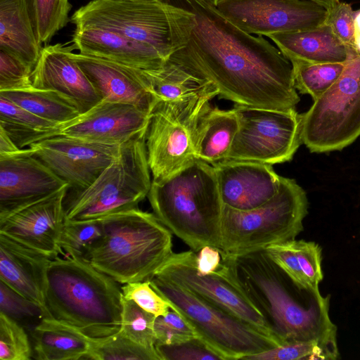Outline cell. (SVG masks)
Returning <instances> with one entry per match:
<instances>
[{"mask_svg":"<svg viewBox=\"0 0 360 360\" xmlns=\"http://www.w3.org/2000/svg\"><path fill=\"white\" fill-rule=\"evenodd\" d=\"M150 115L133 104L101 101L76 118L57 126L45 139L63 136L121 145L147 129Z\"/></svg>","mask_w":360,"mask_h":360,"instance_id":"obj_18","label":"cell"},{"mask_svg":"<svg viewBox=\"0 0 360 360\" xmlns=\"http://www.w3.org/2000/svg\"><path fill=\"white\" fill-rule=\"evenodd\" d=\"M32 70L14 55L0 49V91L30 89Z\"/></svg>","mask_w":360,"mask_h":360,"instance_id":"obj_39","label":"cell"},{"mask_svg":"<svg viewBox=\"0 0 360 360\" xmlns=\"http://www.w3.org/2000/svg\"><path fill=\"white\" fill-rule=\"evenodd\" d=\"M67 185L30 148L0 156V217L44 200Z\"/></svg>","mask_w":360,"mask_h":360,"instance_id":"obj_17","label":"cell"},{"mask_svg":"<svg viewBox=\"0 0 360 360\" xmlns=\"http://www.w3.org/2000/svg\"><path fill=\"white\" fill-rule=\"evenodd\" d=\"M34 34L39 43H48L67 25L72 5L69 0H25Z\"/></svg>","mask_w":360,"mask_h":360,"instance_id":"obj_32","label":"cell"},{"mask_svg":"<svg viewBox=\"0 0 360 360\" xmlns=\"http://www.w3.org/2000/svg\"><path fill=\"white\" fill-rule=\"evenodd\" d=\"M57 126L0 95V127L18 148L44 139Z\"/></svg>","mask_w":360,"mask_h":360,"instance_id":"obj_31","label":"cell"},{"mask_svg":"<svg viewBox=\"0 0 360 360\" xmlns=\"http://www.w3.org/2000/svg\"><path fill=\"white\" fill-rule=\"evenodd\" d=\"M217 271L200 274L196 269V252H173L153 276L171 281L242 319L261 332L279 339L263 314L238 283L229 257L222 255Z\"/></svg>","mask_w":360,"mask_h":360,"instance_id":"obj_12","label":"cell"},{"mask_svg":"<svg viewBox=\"0 0 360 360\" xmlns=\"http://www.w3.org/2000/svg\"><path fill=\"white\" fill-rule=\"evenodd\" d=\"M354 45L358 55H360V9L355 11L354 22Z\"/></svg>","mask_w":360,"mask_h":360,"instance_id":"obj_47","label":"cell"},{"mask_svg":"<svg viewBox=\"0 0 360 360\" xmlns=\"http://www.w3.org/2000/svg\"><path fill=\"white\" fill-rule=\"evenodd\" d=\"M22 149L18 148L7 133L0 127V156L13 155L20 152Z\"/></svg>","mask_w":360,"mask_h":360,"instance_id":"obj_46","label":"cell"},{"mask_svg":"<svg viewBox=\"0 0 360 360\" xmlns=\"http://www.w3.org/2000/svg\"><path fill=\"white\" fill-rule=\"evenodd\" d=\"M238 128L227 159L274 165L290 161L302 142L295 109L273 110L235 104Z\"/></svg>","mask_w":360,"mask_h":360,"instance_id":"obj_13","label":"cell"},{"mask_svg":"<svg viewBox=\"0 0 360 360\" xmlns=\"http://www.w3.org/2000/svg\"><path fill=\"white\" fill-rule=\"evenodd\" d=\"M102 101L133 104L149 113L158 101L143 70L108 59L71 53Z\"/></svg>","mask_w":360,"mask_h":360,"instance_id":"obj_21","label":"cell"},{"mask_svg":"<svg viewBox=\"0 0 360 360\" xmlns=\"http://www.w3.org/2000/svg\"><path fill=\"white\" fill-rule=\"evenodd\" d=\"M0 95L58 125L70 122L81 114L72 101L52 90L40 89L33 86L24 90L0 91Z\"/></svg>","mask_w":360,"mask_h":360,"instance_id":"obj_30","label":"cell"},{"mask_svg":"<svg viewBox=\"0 0 360 360\" xmlns=\"http://www.w3.org/2000/svg\"><path fill=\"white\" fill-rule=\"evenodd\" d=\"M148 198L153 214L191 250L221 249L222 202L214 169L196 160L171 176L152 181Z\"/></svg>","mask_w":360,"mask_h":360,"instance_id":"obj_4","label":"cell"},{"mask_svg":"<svg viewBox=\"0 0 360 360\" xmlns=\"http://www.w3.org/2000/svg\"><path fill=\"white\" fill-rule=\"evenodd\" d=\"M331 360L332 356L316 342L288 341L245 358V360Z\"/></svg>","mask_w":360,"mask_h":360,"instance_id":"obj_38","label":"cell"},{"mask_svg":"<svg viewBox=\"0 0 360 360\" xmlns=\"http://www.w3.org/2000/svg\"><path fill=\"white\" fill-rule=\"evenodd\" d=\"M146 129L121 144L117 157L90 186L68 188L63 200L65 222L96 219L139 207L152 184Z\"/></svg>","mask_w":360,"mask_h":360,"instance_id":"obj_8","label":"cell"},{"mask_svg":"<svg viewBox=\"0 0 360 360\" xmlns=\"http://www.w3.org/2000/svg\"><path fill=\"white\" fill-rule=\"evenodd\" d=\"M224 206L238 210L257 208L274 197L281 181L271 165L226 159L212 165Z\"/></svg>","mask_w":360,"mask_h":360,"instance_id":"obj_19","label":"cell"},{"mask_svg":"<svg viewBox=\"0 0 360 360\" xmlns=\"http://www.w3.org/2000/svg\"><path fill=\"white\" fill-rule=\"evenodd\" d=\"M51 259L0 234V280L36 302L43 318L51 317L45 302L46 273Z\"/></svg>","mask_w":360,"mask_h":360,"instance_id":"obj_22","label":"cell"},{"mask_svg":"<svg viewBox=\"0 0 360 360\" xmlns=\"http://www.w3.org/2000/svg\"><path fill=\"white\" fill-rule=\"evenodd\" d=\"M155 349L161 360H221L197 338L178 344H156Z\"/></svg>","mask_w":360,"mask_h":360,"instance_id":"obj_44","label":"cell"},{"mask_svg":"<svg viewBox=\"0 0 360 360\" xmlns=\"http://www.w3.org/2000/svg\"><path fill=\"white\" fill-rule=\"evenodd\" d=\"M161 360L155 349L141 346L120 331L103 338H93L86 360Z\"/></svg>","mask_w":360,"mask_h":360,"instance_id":"obj_34","label":"cell"},{"mask_svg":"<svg viewBox=\"0 0 360 360\" xmlns=\"http://www.w3.org/2000/svg\"><path fill=\"white\" fill-rule=\"evenodd\" d=\"M308 214L305 191L293 179L281 176L269 201L250 210L224 206L221 221V255L235 257L295 239Z\"/></svg>","mask_w":360,"mask_h":360,"instance_id":"obj_7","label":"cell"},{"mask_svg":"<svg viewBox=\"0 0 360 360\" xmlns=\"http://www.w3.org/2000/svg\"><path fill=\"white\" fill-rule=\"evenodd\" d=\"M155 333L156 344L160 345L178 344L197 338L183 317L172 309L165 316L156 317Z\"/></svg>","mask_w":360,"mask_h":360,"instance_id":"obj_41","label":"cell"},{"mask_svg":"<svg viewBox=\"0 0 360 360\" xmlns=\"http://www.w3.org/2000/svg\"><path fill=\"white\" fill-rule=\"evenodd\" d=\"M101 218L79 221H66L61 238V248L65 253L84 255L87 249L101 238Z\"/></svg>","mask_w":360,"mask_h":360,"instance_id":"obj_37","label":"cell"},{"mask_svg":"<svg viewBox=\"0 0 360 360\" xmlns=\"http://www.w3.org/2000/svg\"><path fill=\"white\" fill-rule=\"evenodd\" d=\"M300 117L302 142L311 153L341 150L360 136V55Z\"/></svg>","mask_w":360,"mask_h":360,"instance_id":"obj_11","label":"cell"},{"mask_svg":"<svg viewBox=\"0 0 360 360\" xmlns=\"http://www.w3.org/2000/svg\"><path fill=\"white\" fill-rule=\"evenodd\" d=\"M134 1H163V0H129Z\"/></svg>","mask_w":360,"mask_h":360,"instance_id":"obj_49","label":"cell"},{"mask_svg":"<svg viewBox=\"0 0 360 360\" xmlns=\"http://www.w3.org/2000/svg\"><path fill=\"white\" fill-rule=\"evenodd\" d=\"M295 89L314 101L321 96L342 75L345 63H308L291 61Z\"/></svg>","mask_w":360,"mask_h":360,"instance_id":"obj_33","label":"cell"},{"mask_svg":"<svg viewBox=\"0 0 360 360\" xmlns=\"http://www.w3.org/2000/svg\"><path fill=\"white\" fill-rule=\"evenodd\" d=\"M32 358L37 360L85 359L92 338L51 317L41 318L31 332Z\"/></svg>","mask_w":360,"mask_h":360,"instance_id":"obj_25","label":"cell"},{"mask_svg":"<svg viewBox=\"0 0 360 360\" xmlns=\"http://www.w3.org/2000/svg\"><path fill=\"white\" fill-rule=\"evenodd\" d=\"M103 235L83 255L120 284L150 280L173 253L172 232L139 207L101 218Z\"/></svg>","mask_w":360,"mask_h":360,"instance_id":"obj_5","label":"cell"},{"mask_svg":"<svg viewBox=\"0 0 360 360\" xmlns=\"http://www.w3.org/2000/svg\"><path fill=\"white\" fill-rule=\"evenodd\" d=\"M264 251L299 288L320 292L323 278L321 248L313 241L292 240L271 245Z\"/></svg>","mask_w":360,"mask_h":360,"instance_id":"obj_26","label":"cell"},{"mask_svg":"<svg viewBox=\"0 0 360 360\" xmlns=\"http://www.w3.org/2000/svg\"><path fill=\"white\" fill-rule=\"evenodd\" d=\"M143 71L149 88L158 101L177 100L218 91L210 82L170 59L159 68Z\"/></svg>","mask_w":360,"mask_h":360,"instance_id":"obj_29","label":"cell"},{"mask_svg":"<svg viewBox=\"0 0 360 360\" xmlns=\"http://www.w3.org/2000/svg\"><path fill=\"white\" fill-rule=\"evenodd\" d=\"M313 2L314 4H316L323 8H325L326 10L331 8L335 4H336L340 0H304Z\"/></svg>","mask_w":360,"mask_h":360,"instance_id":"obj_48","label":"cell"},{"mask_svg":"<svg viewBox=\"0 0 360 360\" xmlns=\"http://www.w3.org/2000/svg\"><path fill=\"white\" fill-rule=\"evenodd\" d=\"M192 12L195 24L184 47L170 60L218 90L236 105L295 109L300 96L292 66L262 36L248 34L229 21L212 0H173Z\"/></svg>","mask_w":360,"mask_h":360,"instance_id":"obj_1","label":"cell"},{"mask_svg":"<svg viewBox=\"0 0 360 360\" xmlns=\"http://www.w3.org/2000/svg\"><path fill=\"white\" fill-rule=\"evenodd\" d=\"M121 306V327L119 331L133 342L150 349H155L156 316L143 309L134 301L125 299L122 294Z\"/></svg>","mask_w":360,"mask_h":360,"instance_id":"obj_35","label":"cell"},{"mask_svg":"<svg viewBox=\"0 0 360 360\" xmlns=\"http://www.w3.org/2000/svg\"><path fill=\"white\" fill-rule=\"evenodd\" d=\"M29 148L70 188L82 189L90 186L117 157L120 145L56 136L32 143Z\"/></svg>","mask_w":360,"mask_h":360,"instance_id":"obj_15","label":"cell"},{"mask_svg":"<svg viewBox=\"0 0 360 360\" xmlns=\"http://www.w3.org/2000/svg\"><path fill=\"white\" fill-rule=\"evenodd\" d=\"M212 1L213 2V4H214L215 6H217V3H218L219 0H212Z\"/></svg>","mask_w":360,"mask_h":360,"instance_id":"obj_50","label":"cell"},{"mask_svg":"<svg viewBox=\"0 0 360 360\" xmlns=\"http://www.w3.org/2000/svg\"><path fill=\"white\" fill-rule=\"evenodd\" d=\"M221 251L212 246L205 245L196 252V269L200 274H210L218 269L222 262Z\"/></svg>","mask_w":360,"mask_h":360,"instance_id":"obj_45","label":"cell"},{"mask_svg":"<svg viewBox=\"0 0 360 360\" xmlns=\"http://www.w3.org/2000/svg\"><path fill=\"white\" fill-rule=\"evenodd\" d=\"M0 312L18 321L43 318L40 307L0 280Z\"/></svg>","mask_w":360,"mask_h":360,"instance_id":"obj_42","label":"cell"},{"mask_svg":"<svg viewBox=\"0 0 360 360\" xmlns=\"http://www.w3.org/2000/svg\"><path fill=\"white\" fill-rule=\"evenodd\" d=\"M72 42L82 54L141 70L159 68L168 60L149 45L102 28L76 27Z\"/></svg>","mask_w":360,"mask_h":360,"instance_id":"obj_23","label":"cell"},{"mask_svg":"<svg viewBox=\"0 0 360 360\" xmlns=\"http://www.w3.org/2000/svg\"><path fill=\"white\" fill-rule=\"evenodd\" d=\"M229 258L240 286L276 335L285 342H316L333 360L339 358L329 295L299 288L264 250Z\"/></svg>","mask_w":360,"mask_h":360,"instance_id":"obj_2","label":"cell"},{"mask_svg":"<svg viewBox=\"0 0 360 360\" xmlns=\"http://www.w3.org/2000/svg\"><path fill=\"white\" fill-rule=\"evenodd\" d=\"M217 9L248 34L266 36L325 23L327 10L304 0H219Z\"/></svg>","mask_w":360,"mask_h":360,"instance_id":"obj_14","label":"cell"},{"mask_svg":"<svg viewBox=\"0 0 360 360\" xmlns=\"http://www.w3.org/2000/svg\"><path fill=\"white\" fill-rule=\"evenodd\" d=\"M151 286L179 314L221 360L245 359L286 342L268 335L218 306L165 279L153 276Z\"/></svg>","mask_w":360,"mask_h":360,"instance_id":"obj_9","label":"cell"},{"mask_svg":"<svg viewBox=\"0 0 360 360\" xmlns=\"http://www.w3.org/2000/svg\"><path fill=\"white\" fill-rule=\"evenodd\" d=\"M354 14L350 4L339 1L327 10L325 23L356 56L358 54L354 45Z\"/></svg>","mask_w":360,"mask_h":360,"instance_id":"obj_43","label":"cell"},{"mask_svg":"<svg viewBox=\"0 0 360 360\" xmlns=\"http://www.w3.org/2000/svg\"><path fill=\"white\" fill-rule=\"evenodd\" d=\"M32 345L18 321L0 312V359L30 360Z\"/></svg>","mask_w":360,"mask_h":360,"instance_id":"obj_36","label":"cell"},{"mask_svg":"<svg viewBox=\"0 0 360 360\" xmlns=\"http://www.w3.org/2000/svg\"><path fill=\"white\" fill-rule=\"evenodd\" d=\"M121 285L82 256L65 253L50 260L45 302L51 318L93 338L117 333L121 327Z\"/></svg>","mask_w":360,"mask_h":360,"instance_id":"obj_3","label":"cell"},{"mask_svg":"<svg viewBox=\"0 0 360 360\" xmlns=\"http://www.w3.org/2000/svg\"><path fill=\"white\" fill-rule=\"evenodd\" d=\"M121 290L125 299L134 301L156 317L166 315L171 309L169 302L151 286L149 280L122 284Z\"/></svg>","mask_w":360,"mask_h":360,"instance_id":"obj_40","label":"cell"},{"mask_svg":"<svg viewBox=\"0 0 360 360\" xmlns=\"http://www.w3.org/2000/svg\"><path fill=\"white\" fill-rule=\"evenodd\" d=\"M268 37L290 62L345 63L354 57L326 23L311 29L281 32Z\"/></svg>","mask_w":360,"mask_h":360,"instance_id":"obj_24","label":"cell"},{"mask_svg":"<svg viewBox=\"0 0 360 360\" xmlns=\"http://www.w3.org/2000/svg\"><path fill=\"white\" fill-rule=\"evenodd\" d=\"M76 27H96L149 45L166 60L187 44L194 15L165 1L92 0L71 18Z\"/></svg>","mask_w":360,"mask_h":360,"instance_id":"obj_6","label":"cell"},{"mask_svg":"<svg viewBox=\"0 0 360 360\" xmlns=\"http://www.w3.org/2000/svg\"><path fill=\"white\" fill-rule=\"evenodd\" d=\"M65 186L55 194L0 217V234L50 259L64 256L61 238L65 224Z\"/></svg>","mask_w":360,"mask_h":360,"instance_id":"obj_16","label":"cell"},{"mask_svg":"<svg viewBox=\"0 0 360 360\" xmlns=\"http://www.w3.org/2000/svg\"><path fill=\"white\" fill-rule=\"evenodd\" d=\"M74 46L61 44L42 48L32 72L35 88L55 91L72 101L81 114L102 99L78 63L71 57Z\"/></svg>","mask_w":360,"mask_h":360,"instance_id":"obj_20","label":"cell"},{"mask_svg":"<svg viewBox=\"0 0 360 360\" xmlns=\"http://www.w3.org/2000/svg\"><path fill=\"white\" fill-rule=\"evenodd\" d=\"M238 128V117L233 108L221 110L210 105L200 116L197 126V158L211 165L227 159Z\"/></svg>","mask_w":360,"mask_h":360,"instance_id":"obj_28","label":"cell"},{"mask_svg":"<svg viewBox=\"0 0 360 360\" xmlns=\"http://www.w3.org/2000/svg\"><path fill=\"white\" fill-rule=\"evenodd\" d=\"M42 48L25 0H0V49L14 55L33 71Z\"/></svg>","mask_w":360,"mask_h":360,"instance_id":"obj_27","label":"cell"},{"mask_svg":"<svg viewBox=\"0 0 360 360\" xmlns=\"http://www.w3.org/2000/svg\"><path fill=\"white\" fill-rule=\"evenodd\" d=\"M218 91L181 99L159 101L146 134L148 162L153 181H160L198 160L197 126Z\"/></svg>","mask_w":360,"mask_h":360,"instance_id":"obj_10","label":"cell"}]
</instances>
